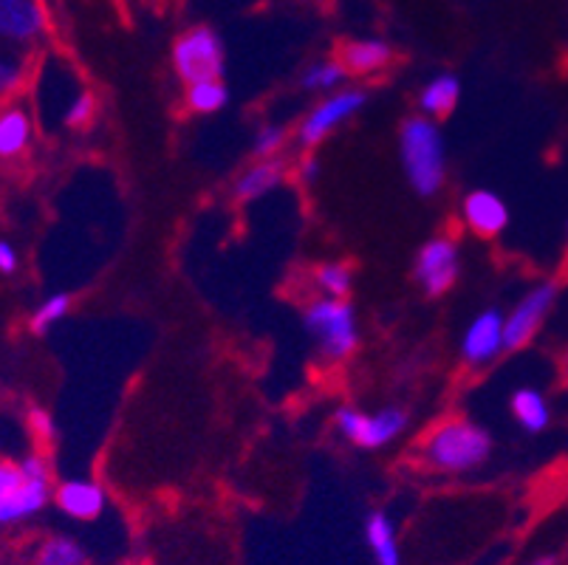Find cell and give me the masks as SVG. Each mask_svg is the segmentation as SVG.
<instances>
[{
  "label": "cell",
  "mask_w": 568,
  "mask_h": 565,
  "mask_svg": "<svg viewBox=\"0 0 568 565\" xmlns=\"http://www.w3.org/2000/svg\"><path fill=\"white\" fill-rule=\"evenodd\" d=\"M303 325L325 362H345L359 349V320L351 300L314 297L303 311Z\"/></svg>",
  "instance_id": "obj_3"
},
{
  "label": "cell",
  "mask_w": 568,
  "mask_h": 565,
  "mask_svg": "<svg viewBox=\"0 0 568 565\" xmlns=\"http://www.w3.org/2000/svg\"><path fill=\"white\" fill-rule=\"evenodd\" d=\"M560 371H562V376H566V382H568V351L562 354V360H560Z\"/></svg>",
  "instance_id": "obj_33"
},
{
  "label": "cell",
  "mask_w": 568,
  "mask_h": 565,
  "mask_svg": "<svg viewBox=\"0 0 568 565\" xmlns=\"http://www.w3.org/2000/svg\"><path fill=\"white\" fill-rule=\"evenodd\" d=\"M26 481L23 470H20V461L0 458V501L7 495H12L20 484Z\"/></svg>",
  "instance_id": "obj_29"
},
{
  "label": "cell",
  "mask_w": 568,
  "mask_h": 565,
  "mask_svg": "<svg viewBox=\"0 0 568 565\" xmlns=\"http://www.w3.org/2000/svg\"><path fill=\"white\" fill-rule=\"evenodd\" d=\"M504 320L506 314H500L498 309H484L481 314H475L469 320V325L462 334V345H458L464 365L487 367L504 354Z\"/></svg>",
  "instance_id": "obj_10"
},
{
  "label": "cell",
  "mask_w": 568,
  "mask_h": 565,
  "mask_svg": "<svg viewBox=\"0 0 568 565\" xmlns=\"http://www.w3.org/2000/svg\"><path fill=\"white\" fill-rule=\"evenodd\" d=\"M34 139V122L29 108L9 102L0 108V162H18L29 153Z\"/></svg>",
  "instance_id": "obj_15"
},
{
  "label": "cell",
  "mask_w": 568,
  "mask_h": 565,
  "mask_svg": "<svg viewBox=\"0 0 568 565\" xmlns=\"http://www.w3.org/2000/svg\"><path fill=\"white\" fill-rule=\"evenodd\" d=\"M34 71V51L0 43V108L18 102Z\"/></svg>",
  "instance_id": "obj_17"
},
{
  "label": "cell",
  "mask_w": 568,
  "mask_h": 565,
  "mask_svg": "<svg viewBox=\"0 0 568 565\" xmlns=\"http://www.w3.org/2000/svg\"><path fill=\"white\" fill-rule=\"evenodd\" d=\"M462 100V82L456 74H436L418 91V113L433 122L450 117Z\"/></svg>",
  "instance_id": "obj_19"
},
{
  "label": "cell",
  "mask_w": 568,
  "mask_h": 565,
  "mask_svg": "<svg viewBox=\"0 0 568 565\" xmlns=\"http://www.w3.org/2000/svg\"><path fill=\"white\" fill-rule=\"evenodd\" d=\"M462 221L473 235L498 238L509 226V206L493 190H469L462 199Z\"/></svg>",
  "instance_id": "obj_12"
},
{
  "label": "cell",
  "mask_w": 568,
  "mask_h": 565,
  "mask_svg": "<svg viewBox=\"0 0 568 565\" xmlns=\"http://www.w3.org/2000/svg\"><path fill=\"white\" fill-rule=\"evenodd\" d=\"M18 252H14L12 243L0 241V274H14L18 272Z\"/></svg>",
  "instance_id": "obj_31"
},
{
  "label": "cell",
  "mask_w": 568,
  "mask_h": 565,
  "mask_svg": "<svg viewBox=\"0 0 568 565\" xmlns=\"http://www.w3.org/2000/svg\"><path fill=\"white\" fill-rule=\"evenodd\" d=\"M365 105H368V91L365 88H339V91L328 93L301 119V124H297V144L306 153H312L317 144H323L334 131H339Z\"/></svg>",
  "instance_id": "obj_6"
},
{
  "label": "cell",
  "mask_w": 568,
  "mask_h": 565,
  "mask_svg": "<svg viewBox=\"0 0 568 565\" xmlns=\"http://www.w3.org/2000/svg\"><path fill=\"white\" fill-rule=\"evenodd\" d=\"M557 294H560V286H557L555 280H546L540 286L529 289V292L515 303V309L509 311L504 320L506 351L526 349V345L540 334L544 323L549 320L551 309H555Z\"/></svg>",
  "instance_id": "obj_8"
},
{
  "label": "cell",
  "mask_w": 568,
  "mask_h": 565,
  "mask_svg": "<svg viewBox=\"0 0 568 565\" xmlns=\"http://www.w3.org/2000/svg\"><path fill=\"white\" fill-rule=\"evenodd\" d=\"M399 159L407 184L422 199H433L447 184V142L438 122L422 117H407L399 128Z\"/></svg>",
  "instance_id": "obj_2"
},
{
  "label": "cell",
  "mask_w": 568,
  "mask_h": 565,
  "mask_svg": "<svg viewBox=\"0 0 568 565\" xmlns=\"http://www.w3.org/2000/svg\"><path fill=\"white\" fill-rule=\"evenodd\" d=\"M345 77H348V74H345V69H343V65H339L337 57H334V60L312 62V65H308V69L303 71L301 85L306 88V91L325 93V97H328V93L339 91V85H343V82H345Z\"/></svg>",
  "instance_id": "obj_24"
},
{
  "label": "cell",
  "mask_w": 568,
  "mask_h": 565,
  "mask_svg": "<svg viewBox=\"0 0 568 565\" xmlns=\"http://www.w3.org/2000/svg\"><path fill=\"white\" fill-rule=\"evenodd\" d=\"M49 38V14L43 0H0V43L38 51Z\"/></svg>",
  "instance_id": "obj_9"
},
{
  "label": "cell",
  "mask_w": 568,
  "mask_h": 565,
  "mask_svg": "<svg viewBox=\"0 0 568 565\" xmlns=\"http://www.w3.org/2000/svg\"><path fill=\"white\" fill-rule=\"evenodd\" d=\"M413 278L427 297H444L462 278V249L450 235H433L416 252Z\"/></svg>",
  "instance_id": "obj_7"
},
{
  "label": "cell",
  "mask_w": 568,
  "mask_h": 565,
  "mask_svg": "<svg viewBox=\"0 0 568 565\" xmlns=\"http://www.w3.org/2000/svg\"><path fill=\"white\" fill-rule=\"evenodd\" d=\"M71 303H74V300H71V294L65 292L45 297L43 303L32 311V317H29V331H32V334H49V331L54 329L65 314H69Z\"/></svg>",
  "instance_id": "obj_25"
},
{
  "label": "cell",
  "mask_w": 568,
  "mask_h": 565,
  "mask_svg": "<svg viewBox=\"0 0 568 565\" xmlns=\"http://www.w3.org/2000/svg\"><path fill=\"white\" fill-rule=\"evenodd\" d=\"M365 543H368L374 565H405L399 532H396L394 517L387 515V512H371L368 521H365Z\"/></svg>",
  "instance_id": "obj_18"
},
{
  "label": "cell",
  "mask_w": 568,
  "mask_h": 565,
  "mask_svg": "<svg viewBox=\"0 0 568 565\" xmlns=\"http://www.w3.org/2000/svg\"><path fill=\"white\" fill-rule=\"evenodd\" d=\"M297 173H301L303 184H317L320 179V159L314 153H306L297 164Z\"/></svg>",
  "instance_id": "obj_30"
},
{
  "label": "cell",
  "mask_w": 568,
  "mask_h": 565,
  "mask_svg": "<svg viewBox=\"0 0 568 565\" xmlns=\"http://www.w3.org/2000/svg\"><path fill=\"white\" fill-rule=\"evenodd\" d=\"M51 504L71 521H97L108 506V492L97 481L69 478L54 484Z\"/></svg>",
  "instance_id": "obj_11"
},
{
  "label": "cell",
  "mask_w": 568,
  "mask_h": 565,
  "mask_svg": "<svg viewBox=\"0 0 568 565\" xmlns=\"http://www.w3.org/2000/svg\"><path fill=\"white\" fill-rule=\"evenodd\" d=\"M286 128H281V124H263V128H257L255 139H252V155L255 159H277L281 150L286 148Z\"/></svg>",
  "instance_id": "obj_26"
},
{
  "label": "cell",
  "mask_w": 568,
  "mask_h": 565,
  "mask_svg": "<svg viewBox=\"0 0 568 565\" xmlns=\"http://www.w3.org/2000/svg\"><path fill=\"white\" fill-rule=\"evenodd\" d=\"M509 411H513L515 422L526 430V433H544L551 422V411L546 404V396L535 387H518L509 398Z\"/></svg>",
  "instance_id": "obj_21"
},
{
  "label": "cell",
  "mask_w": 568,
  "mask_h": 565,
  "mask_svg": "<svg viewBox=\"0 0 568 565\" xmlns=\"http://www.w3.org/2000/svg\"><path fill=\"white\" fill-rule=\"evenodd\" d=\"M524 565H557V557L555 554H540V557L529 559V563H524Z\"/></svg>",
  "instance_id": "obj_32"
},
{
  "label": "cell",
  "mask_w": 568,
  "mask_h": 565,
  "mask_svg": "<svg viewBox=\"0 0 568 565\" xmlns=\"http://www.w3.org/2000/svg\"><path fill=\"white\" fill-rule=\"evenodd\" d=\"M314 289L320 292V297L348 300L351 289H354V269L343 261L320 263L314 269Z\"/></svg>",
  "instance_id": "obj_23"
},
{
  "label": "cell",
  "mask_w": 568,
  "mask_h": 565,
  "mask_svg": "<svg viewBox=\"0 0 568 565\" xmlns=\"http://www.w3.org/2000/svg\"><path fill=\"white\" fill-rule=\"evenodd\" d=\"M493 455V435L473 418H444L418 444L422 466L442 475H467L487 464Z\"/></svg>",
  "instance_id": "obj_1"
},
{
  "label": "cell",
  "mask_w": 568,
  "mask_h": 565,
  "mask_svg": "<svg viewBox=\"0 0 568 565\" xmlns=\"http://www.w3.org/2000/svg\"><path fill=\"white\" fill-rule=\"evenodd\" d=\"M29 565H88L85 546L69 535H43L32 543V552L26 554Z\"/></svg>",
  "instance_id": "obj_20"
},
{
  "label": "cell",
  "mask_w": 568,
  "mask_h": 565,
  "mask_svg": "<svg viewBox=\"0 0 568 565\" xmlns=\"http://www.w3.org/2000/svg\"><path fill=\"white\" fill-rule=\"evenodd\" d=\"M184 105H187L190 113L213 117V113H221L230 105V88H226L224 80H204L184 85Z\"/></svg>",
  "instance_id": "obj_22"
},
{
  "label": "cell",
  "mask_w": 568,
  "mask_h": 565,
  "mask_svg": "<svg viewBox=\"0 0 568 565\" xmlns=\"http://www.w3.org/2000/svg\"><path fill=\"white\" fill-rule=\"evenodd\" d=\"M94 117H97L94 93L80 91L74 100H71V105L65 108L63 122H65V128H71V131H82V128H88V124L94 122Z\"/></svg>",
  "instance_id": "obj_27"
},
{
  "label": "cell",
  "mask_w": 568,
  "mask_h": 565,
  "mask_svg": "<svg viewBox=\"0 0 568 565\" xmlns=\"http://www.w3.org/2000/svg\"><path fill=\"white\" fill-rule=\"evenodd\" d=\"M337 60L345 69V74L368 77L387 69V65L394 62V49L379 38L348 40V43H343V49H339Z\"/></svg>",
  "instance_id": "obj_16"
},
{
  "label": "cell",
  "mask_w": 568,
  "mask_h": 565,
  "mask_svg": "<svg viewBox=\"0 0 568 565\" xmlns=\"http://www.w3.org/2000/svg\"><path fill=\"white\" fill-rule=\"evenodd\" d=\"M286 159L277 155V159H255L250 168H244V173L232 181V199L241 201V204H250V201L263 199L272 190L286 181Z\"/></svg>",
  "instance_id": "obj_13"
},
{
  "label": "cell",
  "mask_w": 568,
  "mask_h": 565,
  "mask_svg": "<svg viewBox=\"0 0 568 565\" xmlns=\"http://www.w3.org/2000/svg\"><path fill=\"white\" fill-rule=\"evenodd\" d=\"M170 57H173L175 77L184 85L204 80H224V43H221L219 31L210 29V26H193V29L182 31L175 38L173 49H170Z\"/></svg>",
  "instance_id": "obj_4"
},
{
  "label": "cell",
  "mask_w": 568,
  "mask_h": 565,
  "mask_svg": "<svg viewBox=\"0 0 568 565\" xmlns=\"http://www.w3.org/2000/svg\"><path fill=\"white\" fill-rule=\"evenodd\" d=\"M407 413L402 407H382L376 413H365L354 404H343L334 413V427L359 450H382L390 442H396L407 430Z\"/></svg>",
  "instance_id": "obj_5"
},
{
  "label": "cell",
  "mask_w": 568,
  "mask_h": 565,
  "mask_svg": "<svg viewBox=\"0 0 568 565\" xmlns=\"http://www.w3.org/2000/svg\"><path fill=\"white\" fill-rule=\"evenodd\" d=\"M26 424H29V430H32L34 442L43 444V447H49V444L57 438V427L45 411H32L29 413V422Z\"/></svg>",
  "instance_id": "obj_28"
},
{
  "label": "cell",
  "mask_w": 568,
  "mask_h": 565,
  "mask_svg": "<svg viewBox=\"0 0 568 565\" xmlns=\"http://www.w3.org/2000/svg\"><path fill=\"white\" fill-rule=\"evenodd\" d=\"M51 495H54V481L26 478L12 495L0 501V526H18L40 515L51 504Z\"/></svg>",
  "instance_id": "obj_14"
}]
</instances>
